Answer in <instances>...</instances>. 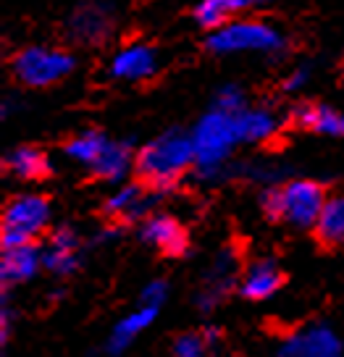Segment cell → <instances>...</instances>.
<instances>
[{
	"mask_svg": "<svg viewBox=\"0 0 344 357\" xmlns=\"http://www.w3.org/2000/svg\"><path fill=\"white\" fill-rule=\"evenodd\" d=\"M192 163H195L192 134L181 132V129H168V132L158 134L156 139H150L137 153L134 168H137L140 178L144 184H150L153 190H168L184 176V171Z\"/></svg>",
	"mask_w": 344,
	"mask_h": 357,
	"instance_id": "cell-1",
	"label": "cell"
},
{
	"mask_svg": "<svg viewBox=\"0 0 344 357\" xmlns=\"http://www.w3.org/2000/svg\"><path fill=\"white\" fill-rule=\"evenodd\" d=\"M239 142L234 116L223 111L205 113L197 126L192 129V145H195V168L200 176H216L221 171L223 160L232 155V147Z\"/></svg>",
	"mask_w": 344,
	"mask_h": 357,
	"instance_id": "cell-2",
	"label": "cell"
},
{
	"mask_svg": "<svg viewBox=\"0 0 344 357\" xmlns=\"http://www.w3.org/2000/svg\"><path fill=\"white\" fill-rule=\"evenodd\" d=\"M205 45L213 53H278L284 47V37L260 19H239L211 32Z\"/></svg>",
	"mask_w": 344,
	"mask_h": 357,
	"instance_id": "cell-3",
	"label": "cell"
},
{
	"mask_svg": "<svg viewBox=\"0 0 344 357\" xmlns=\"http://www.w3.org/2000/svg\"><path fill=\"white\" fill-rule=\"evenodd\" d=\"M74 56L61 47L29 45L19 50L11 61L13 77L27 87H50L74 71Z\"/></svg>",
	"mask_w": 344,
	"mask_h": 357,
	"instance_id": "cell-4",
	"label": "cell"
},
{
	"mask_svg": "<svg viewBox=\"0 0 344 357\" xmlns=\"http://www.w3.org/2000/svg\"><path fill=\"white\" fill-rule=\"evenodd\" d=\"M281 192H284V221L315 229V223L326 208V200H329L321 184L311 181V178H294V181L284 184Z\"/></svg>",
	"mask_w": 344,
	"mask_h": 357,
	"instance_id": "cell-5",
	"label": "cell"
},
{
	"mask_svg": "<svg viewBox=\"0 0 344 357\" xmlns=\"http://www.w3.org/2000/svg\"><path fill=\"white\" fill-rule=\"evenodd\" d=\"M113 29V6L105 0H84L71 11L66 34L79 45L103 43Z\"/></svg>",
	"mask_w": 344,
	"mask_h": 357,
	"instance_id": "cell-6",
	"label": "cell"
},
{
	"mask_svg": "<svg viewBox=\"0 0 344 357\" xmlns=\"http://www.w3.org/2000/svg\"><path fill=\"white\" fill-rule=\"evenodd\" d=\"M278 357H342V342L329 326H305L287 336Z\"/></svg>",
	"mask_w": 344,
	"mask_h": 357,
	"instance_id": "cell-7",
	"label": "cell"
},
{
	"mask_svg": "<svg viewBox=\"0 0 344 357\" xmlns=\"http://www.w3.org/2000/svg\"><path fill=\"white\" fill-rule=\"evenodd\" d=\"M50 221V202L40 195H19L3 211V229H13L19 234H40Z\"/></svg>",
	"mask_w": 344,
	"mask_h": 357,
	"instance_id": "cell-8",
	"label": "cell"
},
{
	"mask_svg": "<svg viewBox=\"0 0 344 357\" xmlns=\"http://www.w3.org/2000/svg\"><path fill=\"white\" fill-rule=\"evenodd\" d=\"M158 71V53L150 45L132 43L124 45L121 50L111 58L108 74L113 79H124V82H142V79L156 77Z\"/></svg>",
	"mask_w": 344,
	"mask_h": 357,
	"instance_id": "cell-9",
	"label": "cell"
},
{
	"mask_svg": "<svg viewBox=\"0 0 344 357\" xmlns=\"http://www.w3.org/2000/svg\"><path fill=\"white\" fill-rule=\"evenodd\" d=\"M142 239L147 245L158 247V250H163L166 255H184L187 252V231H184V226L177 221V218H171V215H150L147 221L142 223Z\"/></svg>",
	"mask_w": 344,
	"mask_h": 357,
	"instance_id": "cell-10",
	"label": "cell"
},
{
	"mask_svg": "<svg viewBox=\"0 0 344 357\" xmlns=\"http://www.w3.org/2000/svg\"><path fill=\"white\" fill-rule=\"evenodd\" d=\"M43 266L56 273V276H68L79 266V239L71 229H58L50 236L47 252H43Z\"/></svg>",
	"mask_w": 344,
	"mask_h": 357,
	"instance_id": "cell-11",
	"label": "cell"
},
{
	"mask_svg": "<svg viewBox=\"0 0 344 357\" xmlns=\"http://www.w3.org/2000/svg\"><path fill=\"white\" fill-rule=\"evenodd\" d=\"M153 202H156V195H147L140 184H126V187L116 190L105 200L103 213L111 215V218L137 221V218H142L144 213H147V208H153Z\"/></svg>",
	"mask_w": 344,
	"mask_h": 357,
	"instance_id": "cell-12",
	"label": "cell"
},
{
	"mask_svg": "<svg viewBox=\"0 0 344 357\" xmlns=\"http://www.w3.org/2000/svg\"><path fill=\"white\" fill-rule=\"evenodd\" d=\"M40 266H43V255L32 242L16 247V250H3V260H0L3 284H22V281L32 279L40 271Z\"/></svg>",
	"mask_w": 344,
	"mask_h": 357,
	"instance_id": "cell-13",
	"label": "cell"
},
{
	"mask_svg": "<svg viewBox=\"0 0 344 357\" xmlns=\"http://www.w3.org/2000/svg\"><path fill=\"white\" fill-rule=\"evenodd\" d=\"M284 284V276L271 260H257L250 266L242 281V294L247 300H268L271 294H276L278 287Z\"/></svg>",
	"mask_w": 344,
	"mask_h": 357,
	"instance_id": "cell-14",
	"label": "cell"
},
{
	"mask_svg": "<svg viewBox=\"0 0 344 357\" xmlns=\"http://www.w3.org/2000/svg\"><path fill=\"white\" fill-rule=\"evenodd\" d=\"M234 123H237L239 142H266L278 132L276 116L268 108H244L242 113L234 116Z\"/></svg>",
	"mask_w": 344,
	"mask_h": 357,
	"instance_id": "cell-15",
	"label": "cell"
},
{
	"mask_svg": "<svg viewBox=\"0 0 344 357\" xmlns=\"http://www.w3.org/2000/svg\"><path fill=\"white\" fill-rule=\"evenodd\" d=\"M156 315H158V307H147V305H142V307L134 310L132 315L121 318V321L116 324V328H113L111 339H108V352H111V355L124 352L137 336L142 334L147 326L156 321Z\"/></svg>",
	"mask_w": 344,
	"mask_h": 357,
	"instance_id": "cell-16",
	"label": "cell"
},
{
	"mask_svg": "<svg viewBox=\"0 0 344 357\" xmlns=\"http://www.w3.org/2000/svg\"><path fill=\"white\" fill-rule=\"evenodd\" d=\"M294 121L305 126V129H313V132L321 134H344L342 126V116L329 108V105H318V102H302L294 108Z\"/></svg>",
	"mask_w": 344,
	"mask_h": 357,
	"instance_id": "cell-17",
	"label": "cell"
},
{
	"mask_svg": "<svg viewBox=\"0 0 344 357\" xmlns=\"http://www.w3.org/2000/svg\"><path fill=\"white\" fill-rule=\"evenodd\" d=\"M111 145V139L105 137L98 129H87V132H79L77 137H71L66 142V155L74 158L77 163H84V166H95L100 155L105 153V147Z\"/></svg>",
	"mask_w": 344,
	"mask_h": 357,
	"instance_id": "cell-18",
	"label": "cell"
},
{
	"mask_svg": "<svg viewBox=\"0 0 344 357\" xmlns=\"http://www.w3.org/2000/svg\"><path fill=\"white\" fill-rule=\"evenodd\" d=\"M132 168V150L126 142H111L105 147V153L100 155V160L92 166L95 176L105 178V181H121Z\"/></svg>",
	"mask_w": 344,
	"mask_h": 357,
	"instance_id": "cell-19",
	"label": "cell"
},
{
	"mask_svg": "<svg viewBox=\"0 0 344 357\" xmlns=\"http://www.w3.org/2000/svg\"><path fill=\"white\" fill-rule=\"evenodd\" d=\"M315 234L326 245H344V195L326 200V208L315 223Z\"/></svg>",
	"mask_w": 344,
	"mask_h": 357,
	"instance_id": "cell-20",
	"label": "cell"
},
{
	"mask_svg": "<svg viewBox=\"0 0 344 357\" xmlns=\"http://www.w3.org/2000/svg\"><path fill=\"white\" fill-rule=\"evenodd\" d=\"M6 163L11 168V174H16L19 178H43L50 174V160L37 147H16L6 158Z\"/></svg>",
	"mask_w": 344,
	"mask_h": 357,
	"instance_id": "cell-21",
	"label": "cell"
},
{
	"mask_svg": "<svg viewBox=\"0 0 344 357\" xmlns=\"http://www.w3.org/2000/svg\"><path fill=\"white\" fill-rule=\"evenodd\" d=\"M242 6H239V0H200L197 6H195V22L205 26V29H221L229 24L234 13L239 11Z\"/></svg>",
	"mask_w": 344,
	"mask_h": 357,
	"instance_id": "cell-22",
	"label": "cell"
},
{
	"mask_svg": "<svg viewBox=\"0 0 344 357\" xmlns=\"http://www.w3.org/2000/svg\"><path fill=\"white\" fill-rule=\"evenodd\" d=\"M216 111H223L229 116H237V113L244 111V92L237 84H223L218 92H216Z\"/></svg>",
	"mask_w": 344,
	"mask_h": 357,
	"instance_id": "cell-23",
	"label": "cell"
},
{
	"mask_svg": "<svg viewBox=\"0 0 344 357\" xmlns=\"http://www.w3.org/2000/svg\"><path fill=\"white\" fill-rule=\"evenodd\" d=\"M205 349H208V342L202 339V334H184L174 344L177 357H205Z\"/></svg>",
	"mask_w": 344,
	"mask_h": 357,
	"instance_id": "cell-24",
	"label": "cell"
},
{
	"mask_svg": "<svg viewBox=\"0 0 344 357\" xmlns=\"http://www.w3.org/2000/svg\"><path fill=\"white\" fill-rule=\"evenodd\" d=\"M260 205H263L266 218H271V221L284 218V192L278 190V187H268L263 192V197H260Z\"/></svg>",
	"mask_w": 344,
	"mask_h": 357,
	"instance_id": "cell-25",
	"label": "cell"
},
{
	"mask_svg": "<svg viewBox=\"0 0 344 357\" xmlns=\"http://www.w3.org/2000/svg\"><path fill=\"white\" fill-rule=\"evenodd\" d=\"M166 281H150L147 287L142 289V305H147V307H160V302L166 300Z\"/></svg>",
	"mask_w": 344,
	"mask_h": 357,
	"instance_id": "cell-26",
	"label": "cell"
},
{
	"mask_svg": "<svg viewBox=\"0 0 344 357\" xmlns=\"http://www.w3.org/2000/svg\"><path fill=\"white\" fill-rule=\"evenodd\" d=\"M308 79H311V68L297 66L287 79H284V89H287V92H294V89L305 87V84H308Z\"/></svg>",
	"mask_w": 344,
	"mask_h": 357,
	"instance_id": "cell-27",
	"label": "cell"
},
{
	"mask_svg": "<svg viewBox=\"0 0 344 357\" xmlns=\"http://www.w3.org/2000/svg\"><path fill=\"white\" fill-rule=\"evenodd\" d=\"M271 0H239L242 8H260V6H268Z\"/></svg>",
	"mask_w": 344,
	"mask_h": 357,
	"instance_id": "cell-28",
	"label": "cell"
},
{
	"mask_svg": "<svg viewBox=\"0 0 344 357\" xmlns=\"http://www.w3.org/2000/svg\"><path fill=\"white\" fill-rule=\"evenodd\" d=\"M342 126H344V116H342Z\"/></svg>",
	"mask_w": 344,
	"mask_h": 357,
	"instance_id": "cell-29",
	"label": "cell"
}]
</instances>
